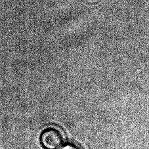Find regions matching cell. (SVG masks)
<instances>
[{"mask_svg":"<svg viewBox=\"0 0 149 149\" xmlns=\"http://www.w3.org/2000/svg\"><path fill=\"white\" fill-rule=\"evenodd\" d=\"M40 141L44 149H58L65 142V135L60 127L49 125L42 131Z\"/></svg>","mask_w":149,"mask_h":149,"instance_id":"obj_1","label":"cell"},{"mask_svg":"<svg viewBox=\"0 0 149 149\" xmlns=\"http://www.w3.org/2000/svg\"><path fill=\"white\" fill-rule=\"evenodd\" d=\"M60 149H81V148L76 143L68 142L63 145Z\"/></svg>","mask_w":149,"mask_h":149,"instance_id":"obj_2","label":"cell"}]
</instances>
